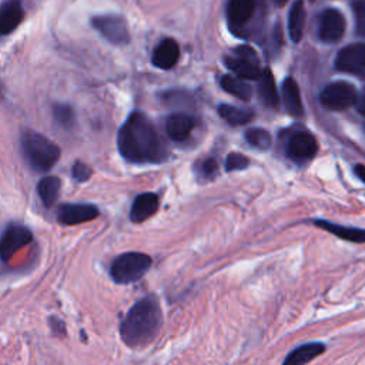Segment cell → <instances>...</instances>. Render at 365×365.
<instances>
[{
  "instance_id": "cell-1",
  "label": "cell",
  "mask_w": 365,
  "mask_h": 365,
  "mask_svg": "<svg viewBox=\"0 0 365 365\" xmlns=\"http://www.w3.org/2000/svg\"><path fill=\"white\" fill-rule=\"evenodd\" d=\"M117 145L120 154L130 163H160L165 157L163 141L151 123L143 113H133L118 131Z\"/></svg>"
},
{
  "instance_id": "cell-2",
  "label": "cell",
  "mask_w": 365,
  "mask_h": 365,
  "mask_svg": "<svg viewBox=\"0 0 365 365\" xmlns=\"http://www.w3.org/2000/svg\"><path fill=\"white\" fill-rule=\"evenodd\" d=\"M163 311L155 295H147L137 301L120 324V336L130 348L148 345L160 332Z\"/></svg>"
},
{
  "instance_id": "cell-3",
  "label": "cell",
  "mask_w": 365,
  "mask_h": 365,
  "mask_svg": "<svg viewBox=\"0 0 365 365\" xmlns=\"http://www.w3.org/2000/svg\"><path fill=\"white\" fill-rule=\"evenodd\" d=\"M21 148L27 163L37 173L51 170L60 158V148L51 140L36 131L23 133Z\"/></svg>"
},
{
  "instance_id": "cell-4",
  "label": "cell",
  "mask_w": 365,
  "mask_h": 365,
  "mask_svg": "<svg viewBox=\"0 0 365 365\" xmlns=\"http://www.w3.org/2000/svg\"><path fill=\"white\" fill-rule=\"evenodd\" d=\"M153 259L143 252H125L113 259L110 275L117 284H131L141 279L150 269Z\"/></svg>"
},
{
  "instance_id": "cell-5",
  "label": "cell",
  "mask_w": 365,
  "mask_h": 365,
  "mask_svg": "<svg viewBox=\"0 0 365 365\" xmlns=\"http://www.w3.org/2000/svg\"><path fill=\"white\" fill-rule=\"evenodd\" d=\"M356 88L348 81H332L327 84L321 94L319 101L328 110L341 111L356 103Z\"/></svg>"
},
{
  "instance_id": "cell-6",
  "label": "cell",
  "mask_w": 365,
  "mask_h": 365,
  "mask_svg": "<svg viewBox=\"0 0 365 365\" xmlns=\"http://www.w3.org/2000/svg\"><path fill=\"white\" fill-rule=\"evenodd\" d=\"M93 27L110 43L125 44L130 40V33L125 20L118 14H103L91 19Z\"/></svg>"
},
{
  "instance_id": "cell-7",
  "label": "cell",
  "mask_w": 365,
  "mask_h": 365,
  "mask_svg": "<svg viewBox=\"0 0 365 365\" xmlns=\"http://www.w3.org/2000/svg\"><path fill=\"white\" fill-rule=\"evenodd\" d=\"M33 241L31 231L20 224H10L0 237V258L7 262L19 250Z\"/></svg>"
},
{
  "instance_id": "cell-8",
  "label": "cell",
  "mask_w": 365,
  "mask_h": 365,
  "mask_svg": "<svg viewBox=\"0 0 365 365\" xmlns=\"http://www.w3.org/2000/svg\"><path fill=\"white\" fill-rule=\"evenodd\" d=\"M335 67L339 71L365 77V43H354L341 48Z\"/></svg>"
},
{
  "instance_id": "cell-9",
  "label": "cell",
  "mask_w": 365,
  "mask_h": 365,
  "mask_svg": "<svg viewBox=\"0 0 365 365\" xmlns=\"http://www.w3.org/2000/svg\"><path fill=\"white\" fill-rule=\"evenodd\" d=\"M345 33V17L336 9L322 11L318 24V37L324 43H336Z\"/></svg>"
},
{
  "instance_id": "cell-10",
  "label": "cell",
  "mask_w": 365,
  "mask_h": 365,
  "mask_svg": "<svg viewBox=\"0 0 365 365\" xmlns=\"http://www.w3.org/2000/svg\"><path fill=\"white\" fill-rule=\"evenodd\" d=\"M98 217V208L93 204H63L57 210V220L63 225H76Z\"/></svg>"
},
{
  "instance_id": "cell-11",
  "label": "cell",
  "mask_w": 365,
  "mask_h": 365,
  "mask_svg": "<svg viewBox=\"0 0 365 365\" xmlns=\"http://www.w3.org/2000/svg\"><path fill=\"white\" fill-rule=\"evenodd\" d=\"M317 151L318 143L309 133H297L289 138L287 144V154L298 163L309 161L315 157Z\"/></svg>"
},
{
  "instance_id": "cell-12",
  "label": "cell",
  "mask_w": 365,
  "mask_h": 365,
  "mask_svg": "<svg viewBox=\"0 0 365 365\" xmlns=\"http://www.w3.org/2000/svg\"><path fill=\"white\" fill-rule=\"evenodd\" d=\"M24 10L20 0H4L0 4V36L13 33L23 21Z\"/></svg>"
},
{
  "instance_id": "cell-13",
  "label": "cell",
  "mask_w": 365,
  "mask_h": 365,
  "mask_svg": "<svg viewBox=\"0 0 365 365\" xmlns=\"http://www.w3.org/2000/svg\"><path fill=\"white\" fill-rule=\"evenodd\" d=\"M158 210V197L154 192H143L135 197L130 210V220L140 224L153 217Z\"/></svg>"
},
{
  "instance_id": "cell-14",
  "label": "cell",
  "mask_w": 365,
  "mask_h": 365,
  "mask_svg": "<svg viewBox=\"0 0 365 365\" xmlns=\"http://www.w3.org/2000/svg\"><path fill=\"white\" fill-rule=\"evenodd\" d=\"M255 0H230L227 7V16L231 29L237 30L245 26L251 20L255 11Z\"/></svg>"
},
{
  "instance_id": "cell-15",
  "label": "cell",
  "mask_w": 365,
  "mask_h": 365,
  "mask_svg": "<svg viewBox=\"0 0 365 365\" xmlns=\"http://www.w3.org/2000/svg\"><path fill=\"white\" fill-rule=\"evenodd\" d=\"M180 57V47L173 38H164L153 51L151 61L155 67L168 70L175 66Z\"/></svg>"
},
{
  "instance_id": "cell-16",
  "label": "cell",
  "mask_w": 365,
  "mask_h": 365,
  "mask_svg": "<svg viewBox=\"0 0 365 365\" xmlns=\"http://www.w3.org/2000/svg\"><path fill=\"white\" fill-rule=\"evenodd\" d=\"M195 121L185 113H174L165 121V131L174 141H184L192 131Z\"/></svg>"
},
{
  "instance_id": "cell-17",
  "label": "cell",
  "mask_w": 365,
  "mask_h": 365,
  "mask_svg": "<svg viewBox=\"0 0 365 365\" xmlns=\"http://www.w3.org/2000/svg\"><path fill=\"white\" fill-rule=\"evenodd\" d=\"M327 346L322 342H308L291 351L284 359L282 365H307L314 358L319 356Z\"/></svg>"
},
{
  "instance_id": "cell-18",
  "label": "cell",
  "mask_w": 365,
  "mask_h": 365,
  "mask_svg": "<svg viewBox=\"0 0 365 365\" xmlns=\"http://www.w3.org/2000/svg\"><path fill=\"white\" fill-rule=\"evenodd\" d=\"M314 224L328 232H331L332 235L349 241V242H356V244H362L365 242V230L362 228H355V227H344L335 222H329L325 220H317L314 221Z\"/></svg>"
},
{
  "instance_id": "cell-19",
  "label": "cell",
  "mask_w": 365,
  "mask_h": 365,
  "mask_svg": "<svg viewBox=\"0 0 365 365\" xmlns=\"http://www.w3.org/2000/svg\"><path fill=\"white\" fill-rule=\"evenodd\" d=\"M281 94H282V101L285 104V108L289 114L299 117L304 113L302 108V101H301V94L297 81L292 77H287L282 81L281 87Z\"/></svg>"
},
{
  "instance_id": "cell-20",
  "label": "cell",
  "mask_w": 365,
  "mask_h": 365,
  "mask_svg": "<svg viewBox=\"0 0 365 365\" xmlns=\"http://www.w3.org/2000/svg\"><path fill=\"white\" fill-rule=\"evenodd\" d=\"M224 63L227 66V68H230L237 77L242 78V80H257L259 78V67L257 63L248 61L245 58L237 57V56H227L224 58Z\"/></svg>"
},
{
  "instance_id": "cell-21",
  "label": "cell",
  "mask_w": 365,
  "mask_h": 365,
  "mask_svg": "<svg viewBox=\"0 0 365 365\" xmlns=\"http://www.w3.org/2000/svg\"><path fill=\"white\" fill-rule=\"evenodd\" d=\"M258 93L259 97L262 100V103L267 107L275 108L278 106V91H277V86H275V80L274 76L271 73V70L265 68L261 71L259 78H258Z\"/></svg>"
},
{
  "instance_id": "cell-22",
  "label": "cell",
  "mask_w": 365,
  "mask_h": 365,
  "mask_svg": "<svg viewBox=\"0 0 365 365\" xmlns=\"http://www.w3.org/2000/svg\"><path fill=\"white\" fill-rule=\"evenodd\" d=\"M304 24H305L304 1L297 0L291 6L289 14H288V33L294 43H298L301 40L302 31H304Z\"/></svg>"
},
{
  "instance_id": "cell-23",
  "label": "cell",
  "mask_w": 365,
  "mask_h": 365,
  "mask_svg": "<svg viewBox=\"0 0 365 365\" xmlns=\"http://www.w3.org/2000/svg\"><path fill=\"white\" fill-rule=\"evenodd\" d=\"M61 181L56 175L43 177L37 184V194L46 207H51L60 194Z\"/></svg>"
},
{
  "instance_id": "cell-24",
  "label": "cell",
  "mask_w": 365,
  "mask_h": 365,
  "mask_svg": "<svg viewBox=\"0 0 365 365\" xmlns=\"http://www.w3.org/2000/svg\"><path fill=\"white\" fill-rule=\"evenodd\" d=\"M218 114L231 125H242L252 120L254 113L247 108H240L231 104H220Z\"/></svg>"
},
{
  "instance_id": "cell-25",
  "label": "cell",
  "mask_w": 365,
  "mask_h": 365,
  "mask_svg": "<svg viewBox=\"0 0 365 365\" xmlns=\"http://www.w3.org/2000/svg\"><path fill=\"white\" fill-rule=\"evenodd\" d=\"M221 87L228 93V94H232L241 100H250L251 96H252V88L251 86L237 77V76H231V74H227L221 78Z\"/></svg>"
},
{
  "instance_id": "cell-26",
  "label": "cell",
  "mask_w": 365,
  "mask_h": 365,
  "mask_svg": "<svg viewBox=\"0 0 365 365\" xmlns=\"http://www.w3.org/2000/svg\"><path fill=\"white\" fill-rule=\"evenodd\" d=\"M245 138L254 148L268 150L271 147V135L264 128H250L245 133Z\"/></svg>"
},
{
  "instance_id": "cell-27",
  "label": "cell",
  "mask_w": 365,
  "mask_h": 365,
  "mask_svg": "<svg viewBox=\"0 0 365 365\" xmlns=\"http://www.w3.org/2000/svg\"><path fill=\"white\" fill-rule=\"evenodd\" d=\"M53 115L54 120L64 128H71L74 121H76V114L74 110L68 104H54L53 107Z\"/></svg>"
},
{
  "instance_id": "cell-28",
  "label": "cell",
  "mask_w": 365,
  "mask_h": 365,
  "mask_svg": "<svg viewBox=\"0 0 365 365\" xmlns=\"http://www.w3.org/2000/svg\"><path fill=\"white\" fill-rule=\"evenodd\" d=\"M352 11H354V17H355L356 34L362 37V34L365 33V0H354Z\"/></svg>"
},
{
  "instance_id": "cell-29",
  "label": "cell",
  "mask_w": 365,
  "mask_h": 365,
  "mask_svg": "<svg viewBox=\"0 0 365 365\" xmlns=\"http://www.w3.org/2000/svg\"><path fill=\"white\" fill-rule=\"evenodd\" d=\"M248 158L244 157L240 153H230L225 160V170L227 171H237V170H244L248 167Z\"/></svg>"
},
{
  "instance_id": "cell-30",
  "label": "cell",
  "mask_w": 365,
  "mask_h": 365,
  "mask_svg": "<svg viewBox=\"0 0 365 365\" xmlns=\"http://www.w3.org/2000/svg\"><path fill=\"white\" fill-rule=\"evenodd\" d=\"M91 173H93V170L87 164H84L83 161H76L74 165H73V170H71L73 178L78 182L87 181L91 177Z\"/></svg>"
},
{
  "instance_id": "cell-31",
  "label": "cell",
  "mask_w": 365,
  "mask_h": 365,
  "mask_svg": "<svg viewBox=\"0 0 365 365\" xmlns=\"http://www.w3.org/2000/svg\"><path fill=\"white\" fill-rule=\"evenodd\" d=\"M217 170H218V164L214 158H207L204 160L201 164H200V168H198V174L202 177V178H212L215 174H217Z\"/></svg>"
},
{
  "instance_id": "cell-32",
  "label": "cell",
  "mask_w": 365,
  "mask_h": 365,
  "mask_svg": "<svg viewBox=\"0 0 365 365\" xmlns=\"http://www.w3.org/2000/svg\"><path fill=\"white\" fill-rule=\"evenodd\" d=\"M234 56L241 57V58H245V60H248V61H252V63H257V64H258L257 53L254 51V48H251V47H248V46H238V47L234 50Z\"/></svg>"
},
{
  "instance_id": "cell-33",
  "label": "cell",
  "mask_w": 365,
  "mask_h": 365,
  "mask_svg": "<svg viewBox=\"0 0 365 365\" xmlns=\"http://www.w3.org/2000/svg\"><path fill=\"white\" fill-rule=\"evenodd\" d=\"M356 110H358V113L361 114V115H364L365 117V87L361 90V93L358 94V97H356Z\"/></svg>"
},
{
  "instance_id": "cell-34",
  "label": "cell",
  "mask_w": 365,
  "mask_h": 365,
  "mask_svg": "<svg viewBox=\"0 0 365 365\" xmlns=\"http://www.w3.org/2000/svg\"><path fill=\"white\" fill-rule=\"evenodd\" d=\"M354 171H355V174H356V177L365 184V165H362V164H356L355 165V168H354Z\"/></svg>"
},
{
  "instance_id": "cell-35",
  "label": "cell",
  "mask_w": 365,
  "mask_h": 365,
  "mask_svg": "<svg viewBox=\"0 0 365 365\" xmlns=\"http://www.w3.org/2000/svg\"><path fill=\"white\" fill-rule=\"evenodd\" d=\"M287 1H288V0H274V3H275L277 6H284Z\"/></svg>"
},
{
  "instance_id": "cell-36",
  "label": "cell",
  "mask_w": 365,
  "mask_h": 365,
  "mask_svg": "<svg viewBox=\"0 0 365 365\" xmlns=\"http://www.w3.org/2000/svg\"><path fill=\"white\" fill-rule=\"evenodd\" d=\"M362 37H365V33H364V34H362Z\"/></svg>"
},
{
  "instance_id": "cell-37",
  "label": "cell",
  "mask_w": 365,
  "mask_h": 365,
  "mask_svg": "<svg viewBox=\"0 0 365 365\" xmlns=\"http://www.w3.org/2000/svg\"><path fill=\"white\" fill-rule=\"evenodd\" d=\"M309 1H314V0H309Z\"/></svg>"
}]
</instances>
